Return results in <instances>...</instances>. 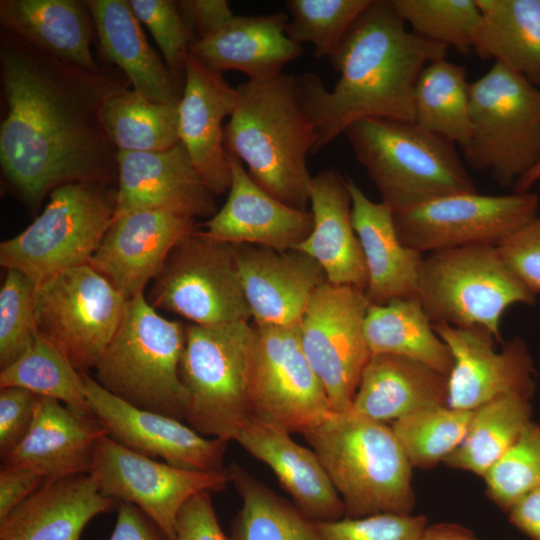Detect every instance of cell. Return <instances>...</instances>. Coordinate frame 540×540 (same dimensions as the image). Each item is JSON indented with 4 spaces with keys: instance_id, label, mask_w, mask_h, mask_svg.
Masks as SVG:
<instances>
[{
    "instance_id": "13",
    "label": "cell",
    "mask_w": 540,
    "mask_h": 540,
    "mask_svg": "<svg viewBox=\"0 0 540 540\" xmlns=\"http://www.w3.org/2000/svg\"><path fill=\"white\" fill-rule=\"evenodd\" d=\"M253 326L251 419L291 434H304L333 411L323 385L304 354L299 325Z\"/></svg>"
},
{
    "instance_id": "46",
    "label": "cell",
    "mask_w": 540,
    "mask_h": 540,
    "mask_svg": "<svg viewBox=\"0 0 540 540\" xmlns=\"http://www.w3.org/2000/svg\"><path fill=\"white\" fill-rule=\"evenodd\" d=\"M426 523L422 515L396 513L315 522L323 540H420Z\"/></svg>"
},
{
    "instance_id": "38",
    "label": "cell",
    "mask_w": 540,
    "mask_h": 540,
    "mask_svg": "<svg viewBox=\"0 0 540 540\" xmlns=\"http://www.w3.org/2000/svg\"><path fill=\"white\" fill-rule=\"evenodd\" d=\"M178 104L153 102L124 89L106 101L104 127L117 150H167L180 143Z\"/></svg>"
},
{
    "instance_id": "35",
    "label": "cell",
    "mask_w": 540,
    "mask_h": 540,
    "mask_svg": "<svg viewBox=\"0 0 540 540\" xmlns=\"http://www.w3.org/2000/svg\"><path fill=\"white\" fill-rule=\"evenodd\" d=\"M414 122L465 150L470 143V83L466 69L446 58L429 63L414 92Z\"/></svg>"
},
{
    "instance_id": "15",
    "label": "cell",
    "mask_w": 540,
    "mask_h": 540,
    "mask_svg": "<svg viewBox=\"0 0 540 540\" xmlns=\"http://www.w3.org/2000/svg\"><path fill=\"white\" fill-rule=\"evenodd\" d=\"M370 304L365 291L327 281L316 290L299 323L304 354L336 413L350 408L371 357L364 334Z\"/></svg>"
},
{
    "instance_id": "51",
    "label": "cell",
    "mask_w": 540,
    "mask_h": 540,
    "mask_svg": "<svg viewBox=\"0 0 540 540\" xmlns=\"http://www.w3.org/2000/svg\"><path fill=\"white\" fill-rule=\"evenodd\" d=\"M45 479L35 471L18 466L0 469V519L38 490Z\"/></svg>"
},
{
    "instance_id": "32",
    "label": "cell",
    "mask_w": 540,
    "mask_h": 540,
    "mask_svg": "<svg viewBox=\"0 0 540 540\" xmlns=\"http://www.w3.org/2000/svg\"><path fill=\"white\" fill-rule=\"evenodd\" d=\"M0 24L55 57L101 69L91 52L95 26L86 1L1 0Z\"/></svg>"
},
{
    "instance_id": "49",
    "label": "cell",
    "mask_w": 540,
    "mask_h": 540,
    "mask_svg": "<svg viewBox=\"0 0 540 540\" xmlns=\"http://www.w3.org/2000/svg\"><path fill=\"white\" fill-rule=\"evenodd\" d=\"M211 492L192 496L180 509L174 540H228L216 516Z\"/></svg>"
},
{
    "instance_id": "44",
    "label": "cell",
    "mask_w": 540,
    "mask_h": 540,
    "mask_svg": "<svg viewBox=\"0 0 540 540\" xmlns=\"http://www.w3.org/2000/svg\"><path fill=\"white\" fill-rule=\"evenodd\" d=\"M35 283L9 269L0 289V367L18 360L38 332L34 312Z\"/></svg>"
},
{
    "instance_id": "9",
    "label": "cell",
    "mask_w": 540,
    "mask_h": 540,
    "mask_svg": "<svg viewBox=\"0 0 540 540\" xmlns=\"http://www.w3.org/2000/svg\"><path fill=\"white\" fill-rule=\"evenodd\" d=\"M417 295L432 323L481 326L501 341L500 322L514 304H533L530 291L509 269L497 246L439 250L423 257Z\"/></svg>"
},
{
    "instance_id": "33",
    "label": "cell",
    "mask_w": 540,
    "mask_h": 540,
    "mask_svg": "<svg viewBox=\"0 0 540 540\" xmlns=\"http://www.w3.org/2000/svg\"><path fill=\"white\" fill-rule=\"evenodd\" d=\"M473 52L494 59L540 88V0H476Z\"/></svg>"
},
{
    "instance_id": "18",
    "label": "cell",
    "mask_w": 540,
    "mask_h": 540,
    "mask_svg": "<svg viewBox=\"0 0 540 540\" xmlns=\"http://www.w3.org/2000/svg\"><path fill=\"white\" fill-rule=\"evenodd\" d=\"M82 374L90 410L107 436L134 452L180 468L224 469L227 441L202 436L173 417L137 408L109 393L86 372Z\"/></svg>"
},
{
    "instance_id": "8",
    "label": "cell",
    "mask_w": 540,
    "mask_h": 540,
    "mask_svg": "<svg viewBox=\"0 0 540 540\" xmlns=\"http://www.w3.org/2000/svg\"><path fill=\"white\" fill-rule=\"evenodd\" d=\"M117 188L97 182L60 186L43 212L21 233L0 244L2 267L35 285L64 270L89 264L115 215Z\"/></svg>"
},
{
    "instance_id": "21",
    "label": "cell",
    "mask_w": 540,
    "mask_h": 540,
    "mask_svg": "<svg viewBox=\"0 0 540 540\" xmlns=\"http://www.w3.org/2000/svg\"><path fill=\"white\" fill-rule=\"evenodd\" d=\"M242 288L255 325H299L316 290L327 282L324 270L309 255L235 245Z\"/></svg>"
},
{
    "instance_id": "16",
    "label": "cell",
    "mask_w": 540,
    "mask_h": 540,
    "mask_svg": "<svg viewBox=\"0 0 540 540\" xmlns=\"http://www.w3.org/2000/svg\"><path fill=\"white\" fill-rule=\"evenodd\" d=\"M89 475L105 496L143 511L168 540L175 539L178 513L192 496L221 491L231 482L229 468H180L134 452L107 435L96 443Z\"/></svg>"
},
{
    "instance_id": "20",
    "label": "cell",
    "mask_w": 540,
    "mask_h": 540,
    "mask_svg": "<svg viewBox=\"0 0 540 540\" xmlns=\"http://www.w3.org/2000/svg\"><path fill=\"white\" fill-rule=\"evenodd\" d=\"M114 217L136 210H165L191 218L212 217L215 194L180 142L156 152L118 150Z\"/></svg>"
},
{
    "instance_id": "4",
    "label": "cell",
    "mask_w": 540,
    "mask_h": 540,
    "mask_svg": "<svg viewBox=\"0 0 540 540\" xmlns=\"http://www.w3.org/2000/svg\"><path fill=\"white\" fill-rule=\"evenodd\" d=\"M345 505V517L410 514L411 468L391 426L333 412L303 434Z\"/></svg>"
},
{
    "instance_id": "23",
    "label": "cell",
    "mask_w": 540,
    "mask_h": 540,
    "mask_svg": "<svg viewBox=\"0 0 540 540\" xmlns=\"http://www.w3.org/2000/svg\"><path fill=\"white\" fill-rule=\"evenodd\" d=\"M227 157L231 168L228 197L205 223V233L232 245L295 249L313 229L312 212L282 203L249 176L238 158L228 152Z\"/></svg>"
},
{
    "instance_id": "12",
    "label": "cell",
    "mask_w": 540,
    "mask_h": 540,
    "mask_svg": "<svg viewBox=\"0 0 540 540\" xmlns=\"http://www.w3.org/2000/svg\"><path fill=\"white\" fill-rule=\"evenodd\" d=\"M127 300L89 264L73 267L36 285L37 330L87 373L114 337Z\"/></svg>"
},
{
    "instance_id": "54",
    "label": "cell",
    "mask_w": 540,
    "mask_h": 540,
    "mask_svg": "<svg viewBox=\"0 0 540 540\" xmlns=\"http://www.w3.org/2000/svg\"><path fill=\"white\" fill-rule=\"evenodd\" d=\"M420 540H478L463 526L454 523H436L426 526Z\"/></svg>"
},
{
    "instance_id": "28",
    "label": "cell",
    "mask_w": 540,
    "mask_h": 540,
    "mask_svg": "<svg viewBox=\"0 0 540 540\" xmlns=\"http://www.w3.org/2000/svg\"><path fill=\"white\" fill-rule=\"evenodd\" d=\"M115 502L89 474L48 480L0 519V540H80L87 523Z\"/></svg>"
},
{
    "instance_id": "53",
    "label": "cell",
    "mask_w": 540,
    "mask_h": 540,
    "mask_svg": "<svg viewBox=\"0 0 540 540\" xmlns=\"http://www.w3.org/2000/svg\"><path fill=\"white\" fill-rule=\"evenodd\" d=\"M509 521L531 540H540V486L526 493L509 509Z\"/></svg>"
},
{
    "instance_id": "42",
    "label": "cell",
    "mask_w": 540,
    "mask_h": 540,
    "mask_svg": "<svg viewBox=\"0 0 540 540\" xmlns=\"http://www.w3.org/2000/svg\"><path fill=\"white\" fill-rule=\"evenodd\" d=\"M373 0H287V36L313 45L315 58L330 57Z\"/></svg>"
},
{
    "instance_id": "2",
    "label": "cell",
    "mask_w": 540,
    "mask_h": 540,
    "mask_svg": "<svg viewBox=\"0 0 540 540\" xmlns=\"http://www.w3.org/2000/svg\"><path fill=\"white\" fill-rule=\"evenodd\" d=\"M447 50L407 31L390 0H373L328 58L339 73L332 90L318 75L296 76L317 139L312 154L361 119L414 122L417 79L429 63L446 58Z\"/></svg>"
},
{
    "instance_id": "7",
    "label": "cell",
    "mask_w": 540,
    "mask_h": 540,
    "mask_svg": "<svg viewBox=\"0 0 540 540\" xmlns=\"http://www.w3.org/2000/svg\"><path fill=\"white\" fill-rule=\"evenodd\" d=\"M255 329L249 322L186 325L179 375L185 423L205 437L236 439L252 418L249 386Z\"/></svg>"
},
{
    "instance_id": "22",
    "label": "cell",
    "mask_w": 540,
    "mask_h": 540,
    "mask_svg": "<svg viewBox=\"0 0 540 540\" xmlns=\"http://www.w3.org/2000/svg\"><path fill=\"white\" fill-rule=\"evenodd\" d=\"M236 99V88L222 73L189 53L178 104L179 137L195 169L215 195L225 193L231 183L223 120L231 116Z\"/></svg>"
},
{
    "instance_id": "6",
    "label": "cell",
    "mask_w": 540,
    "mask_h": 540,
    "mask_svg": "<svg viewBox=\"0 0 540 540\" xmlns=\"http://www.w3.org/2000/svg\"><path fill=\"white\" fill-rule=\"evenodd\" d=\"M186 326L153 308L144 294L126 303L122 321L95 366L98 384L140 409L185 420L179 367Z\"/></svg>"
},
{
    "instance_id": "52",
    "label": "cell",
    "mask_w": 540,
    "mask_h": 540,
    "mask_svg": "<svg viewBox=\"0 0 540 540\" xmlns=\"http://www.w3.org/2000/svg\"><path fill=\"white\" fill-rule=\"evenodd\" d=\"M109 540H168L163 531L143 511L120 502L117 520Z\"/></svg>"
},
{
    "instance_id": "27",
    "label": "cell",
    "mask_w": 540,
    "mask_h": 540,
    "mask_svg": "<svg viewBox=\"0 0 540 540\" xmlns=\"http://www.w3.org/2000/svg\"><path fill=\"white\" fill-rule=\"evenodd\" d=\"M309 203L313 229L295 249L317 261L329 283L365 291L368 274L352 223L348 180L334 168L319 172L312 177Z\"/></svg>"
},
{
    "instance_id": "31",
    "label": "cell",
    "mask_w": 540,
    "mask_h": 540,
    "mask_svg": "<svg viewBox=\"0 0 540 540\" xmlns=\"http://www.w3.org/2000/svg\"><path fill=\"white\" fill-rule=\"evenodd\" d=\"M102 54L147 100L179 103L184 81L178 79L149 45L129 0H86Z\"/></svg>"
},
{
    "instance_id": "14",
    "label": "cell",
    "mask_w": 540,
    "mask_h": 540,
    "mask_svg": "<svg viewBox=\"0 0 540 540\" xmlns=\"http://www.w3.org/2000/svg\"><path fill=\"white\" fill-rule=\"evenodd\" d=\"M536 193L485 195L477 192L438 197L393 212L402 243L420 253L473 245L498 246L538 215Z\"/></svg>"
},
{
    "instance_id": "40",
    "label": "cell",
    "mask_w": 540,
    "mask_h": 540,
    "mask_svg": "<svg viewBox=\"0 0 540 540\" xmlns=\"http://www.w3.org/2000/svg\"><path fill=\"white\" fill-rule=\"evenodd\" d=\"M472 411L447 405L424 409L390 425L412 466L429 469L462 442Z\"/></svg>"
},
{
    "instance_id": "39",
    "label": "cell",
    "mask_w": 540,
    "mask_h": 540,
    "mask_svg": "<svg viewBox=\"0 0 540 540\" xmlns=\"http://www.w3.org/2000/svg\"><path fill=\"white\" fill-rule=\"evenodd\" d=\"M4 387L24 388L93 416L85 396L82 372L39 332L18 360L1 369L0 388Z\"/></svg>"
},
{
    "instance_id": "47",
    "label": "cell",
    "mask_w": 540,
    "mask_h": 540,
    "mask_svg": "<svg viewBox=\"0 0 540 540\" xmlns=\"http://www.w3.org/2000/svg\"><path fill=\"white\" fill-rule=\"evenodd\" d=\"M515 276L534 294L540 293V215L497 246Z\"/></svg>"
},
{
    "instance_id": "5",
    "label": "cell",
    "mask_w": 540,
    "mask_h": 540,
    "mask_svg": "<svg viewBox=\"0 0 540 540\" xmlns=\"http://www.w3.org/2000/svg\"><path fill=\"white\" fill-rule=\"evenodd\" d=\"M343 134L393 212L450 194L477 192L455 144L415 122L365 118Z\"/></svg>"
},
{
    "instance_id": "17",
    "label": "cell",
    "mask_w": 540,
    "mask_h": 540,
    "mask_svg": "<svg viewBox=\"0 0 540 540\" xmlns=\"http://www.w3.org/2000/svg\"><path fill=\"white\" fill-rule=\"evenodd\" d=\"M448 346L453 365L447 376V406L472 411L502 395L531 399L535 373L527 345L515 337L495 350L497 340L484 327L432 323Z\"/></svg>"
},
{
    "instance_id": "36",
    "label": "cell",
    "mask_w": 540,
    "mask_h": 540,
    "mask_svg": "<svg viewBox=\"0 0 540 540\" xmlns=\"http://www.w3.org/2000/svg\"><path fill=\"white\" fill-rule=\"evenodd\" d=\"M529 401L502 395L472 410L462 442L443 463L484 477L530 423Z\"/></svg>"
},
{
    "instance_id": "50",
    "label": "cell",
    "mask_w": 540,
    "mask_h": 540,
    "mask_svg": "<svg viewBox=\"0 0 540 540\" xmlns=\"http://www.w3.org/2000/svg\"><path fill=\"white\" fill-rule=\"evenodd\" d=\"M177 7L194 40L209 35L234 18L225 0H181Z\"/></svg>"
},
{
    "instance_id": "10",
    "label": "cell",
    "mask_w": 540,
    "mask_h": 540,
    "mask_svg": "<svg viewBox=\"0 0 540 540\" xmlns=\"http://www.w3.org/2000/svg\"><path fill=\"white\" fill-rule=\"evenodd\" d=\"M472 134L464 159L513 186L540 159V88L499 62L470 83Z\"/></svg>"
},
{
    "instance_id": "19",
    "label": "cell",
    "mask_w": 540,
    "mask_h": 540,
    "mask_svg": "<svg viewBox=\"0 0 540 540\" xmlns=\"http://www.w3.org/2000/svg\"><path fill=\"white\" fill-rule=\"evenodd\" d=\"M197 229L195 219L165 210L114 217L89 265L127 299L144 292L173 248Z\"/></svg>"
},
{
    "instance_id": "30",
    "label": "cell",
    "mask_w": 540,
    "mask_h": 540,
    "mask_svg": "<svg viewBox=\"0 0 540 540\" xmlns=\"http://www.w3.org/2000/svg\"><path fill=\"white\" fill-rule=\"evenodd\" d=\"M447 376L416 360L374 354L363 369L348 411L377 422L447 405Z\"/></svg>"
},
{
    "instance_id": "37",
    "label": "cell",
    "mask_w": 540,
    "mask_h": 540,
    "mask_svg": "<svg viewBox=\"0 0 540 540\" xmlns=\"http://www.w3.org/2000/svg\"><path fill=\"white\" fill-rule=\"evenodd\" d=\"M231 482L242 499L232 540H323L315 522L243 467H229Z\"/></svg>"
},
{
    "instance_id": "1",
    "label": "cell",
    "mask_w": 540,
    "mask_h": 540,
    "mask_svg": "<svg viewBox=\"0 0 540 540\" xmlns=\"http://www.w3.org/2000/svg\"><path fill=\"white\" fill-rule=\"evenodd\" d=\"M0 86L1 170L28 206L66 184L118 183L103 108L131 86L120 69L87 70L1 28Z\"/></svg>"
},
{
    "instance_id": "43",
    "label": "cell",
    "mask_w": 540,
    "mask_h": 540,
    "mask_svg": "<svg viewBox=\"0 0 540 540\" xmlns=\"http://www.w3.org/2000/svg\"><path fill=\"white\" fill-rule=\"evenodd\" d=\"M483 478L487 496L505 512L540 486V425L530 422Z\"/></svg>"
},
{
    "instance_id": "29",
    "label": "cell",
    "mask_w": 540,
    "mask_h": 540,
    "mask_svg": "<svg viewBox=\"0 0 540 540\" xmlns=\"http://www.w3.org/2000/svg\"><path fill=\"white\" fill-rule=\"evenodd\" d=\"M347 180L352 223L367 268L369 302L382 305L417 294L423 254L402 243L386 203L370 200L351 178Z\"/></svg>"
},
{
    "instance_id": "26",
    "label": "cell",
    "mask_w": 540,
    "mask_h": 540,
    "mask_svg": "<svg viewBox=\"0 0 540 540\" xmlns=\"http://www.w3.org/2000/svg\"><path fill=\"white\" fill-rule=\"evenodd\" d=\"M288 20L283 11L234 16L214 32L194 40L189 53L219 73L236 70L248 80L272 78L304 51L287 36Z\"/></svg>"
},
{
    "instance_id": "55",
    "label": "cell",
    "mask_w": 540,
    "mask_h": 540,
    "mask_svg": "<svg viewBox=\"0 0 540 540\" xmlns=\"http://www.w3.org/2000/svg\"><path fill=\"white\" fill-rule=\"evenodd\" d=\"M540 181V159L536 165L513 185L514 192H527Z\"/></svg>"
},
{
    "instance_id": "24",
    "label": "cell",
    "mask_w": 540,
    "mask_h": 540,
    "mask_svg": "<svg viewBox=\"0 0 540 540\" xmlns=\"http://www.w3.org/2000/svg\"><path fill=\"white\" fill-rule=\"evenodd\" d=\"M105 435L94 416L39 396L28 433L1 465L31 469L45 481L89 474L96 443Z\"/></svg>"
},
{
    "instance_id": "48",
    "label": "cell",
    "mask_w": 540,
    "mask_h": 540,
    "mask_svg": "<svg viewBox=\"0 0 540 540\" xmlns=\"http://www.w3.org/2000/svg\"><path fill=\"white\" fill-rule=\"evenodd\" d=\"M38 395L20 387L0 388V455L10 453L26 436Z\"/></svg>"
},
{
    "instance_id": "25",
    "label": "cell",
    "mask_w": 540,
    "mask_h": 540,
    "mask_svg": "<svg viewBox=\"0 0 540 540\" xmlns=\"http://www.w3.org/2000/svg\"><path fill=\"white\" fill-rule=\"evenodd\" d=\"M291 433L250 419L235 441L273 471L293 504L313 522L345 517V505L312 449L291 438Z\"/></svg>"
},
{
    "instance_id": "41",
    "label": "cell",
    "mask_w": 540,
    "mask_h": 540,
    "mask_svg": "<svg viewBox=\"0 0 540 540\" xmlns=\"http://www.w3.org/2000/svg\"><path fill=\"white\" fill-rule=\"evenodd\" d=\"M390 3L418 36L461 54L473 52L481 18L476 0H390Z\"/></svg>"
},
{
    "instance_id": "3",
    "label": "cell",
    "mask_w": 540,
    "mask_h": 540,
    "mask_svg": "<svg viewBox=\"0 0 540 540\" xmlns=\"http://www.w3.org/2000/svg\"><path fill=\"white\" fill-rule=\"evenodd\" d=\"M224 126L226 151L249 176L282 203L307 210L312 177L306 158L316 144L314 126L299 99L296 76L282 72L248 80Z\"/></svg>"
},
{
    "instance_id": "34",
    "label": "cell",
    "mask_w": 540,
    "mask_h": 540,
    "mask_svg": "<svg viewBox=\"0 0 540 540\" xmlns=\"http://www.w3.org/2000/svg\"><path fill=\"white\" fill-rule=\"evenodd\" d=\"M364 334L371 355L393 354L421 362L448 376L451 352L435 333L417 294L370 304Z\"/></svg>"
},
{
    "instance_id": "45",
    "label": "cell",
    "mask_w": 540,
    "mask_h": 540,
    "mask_svg": "<svg viewBox=\"0 0 540 540\" xmlns=\"http://www.w3.org/2000/svg\"><path fill=\"white\" fill-rule=\"evenodd\" d=\"M139 20L145 24L159 46L164 62L181 81L185 79V64L194 37L171 0H129Z\"/></svg>"
},
{
    "instance_id": "11",
    "label": "cell",
    "mask_w": 540,
    "mask_h": 540,
    "mask_svg": "<svg viewBox=\"0 0 540 540\" xmlns=\"http://www.w3.org/2000/svg\"><path fill=\"white\" fill-rule=\"evenodd\" d=\"M155 309L196 325L248 322L251 312L242 288L236 246L196 229L169 254L146 297Z\"/></svg>"
}]
</instances>
